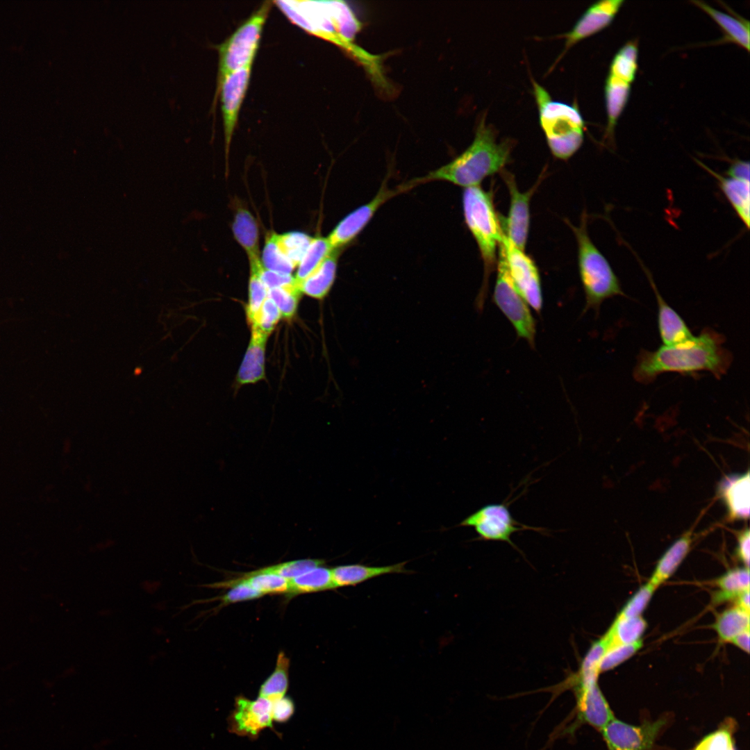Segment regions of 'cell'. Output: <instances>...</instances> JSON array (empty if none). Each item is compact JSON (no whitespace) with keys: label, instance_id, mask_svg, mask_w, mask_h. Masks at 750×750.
Listing matches in <instances>:
<instances>
[{"label":"cell","instance_id":"39","mask_svg":"<svg viewBox=\"0 0 750 750\" xmlns=\"http://www.w3.org/2000/svg\"><path fill=\"white\" fill-rule=\"evenodd\" d=\"M735 722L728 719L716 731L705 736L693 750H736L733 733Z\"/></svg>","mask_w":750,"mask_h":750},{"label":"cell","instance_id":"19","mask_svg":"<svg viewBox=\"0 0 750 750\" xmlns=\"http://www.w3.org/2000/svg\"><path fill=\"white\" fill-rule=\"evenodd\" d=\"M654 292L658 304V326L663 345H673L694 337L685 321L663 299L650 272L643 267Z\"/></svg>","mask_w":750,"mask_h":750},{"label":"cell","instance_id":"45","mask_svg":"<svg viewBox=\"0 0 750 750\" xmlns=\"http://www.w3.org/2000/svg\"><path fill=\"white\" fill-rule=\"evenodd\" d=\"M281 318H282V316L279 309L268 297L249 324L251 328H258L270 335Z\"/></svg>","mask_w":750,"mask_h":750},{"label":"cell","instance_id":"21","mask_svg":"<svg viewBox=\"0 0 750 750\" xmlns=\"http://www.w3.org/2000/svg\"><path fill=\"white\" fill-rule=\"evenodd\" d=\"M406 562H402L380 567L360 564L337 566L331 568L333 584L335 588L353 586L381 575L406 573L409 572L406 569Z\"/></svg>","mask_w":750,"mask_h":750},{"label":"cell","instance_id":"23","mask_svg":"<svg viewBox=\"0 0 750 750\" xmlns=\"http://www.w3.org/2000/svg\"><path fill=\"white\" fill-rule=\"evenodd\" d=\"M697 162L715 178L719 188L733 210L746 228H749L750 224L749 181L722 176L699 160H697Z\"/></svg>","mask_w":750,"mask_h":750},{"label":"cell","instance_id":"5","mask_svg":"<svg viewBox=\"0 0 750 750\" xmlns=\"http://www.w3.org/2000/svg\"><path fill=\"white\" fill-rule=\"evenodd\" d=\"M586 222L584 215L579 226H571L578 244V271L586 299L585 310H598L604 300L626 295L610 263L591 240Z\"/></svg>","mask_w":750,"mask_h":750},{"label":"cell","instance_id":"4","mask_svg":"<svg viewBox=\"0 0 750 750\" xmlns=\"http://www.w3.org/2000/svg\"><path fill=\"white\" fill-rule=\"evenodd\" d=\"M539 119L552 154L562 160L573 156L584 137V121L576 106L553 100L547 91L533 82Z\"/></svg>","mask_w":750,"mask_h":750},{"label":"cell","instance_id":"22","mask_svg":"<svg viewBox=\"0 0 750 750\" xmlns=\"http://www.w3.org/2000/svg\"><path fill=\"white\" fill-rule=\"evenodd\" d=\"M340 249H333L306 279L297 284L301 294L322 300L331 290L335 280Z\"/></svg>","mask_w":750,"mask_h":750},{"label":"cell","instance_id":"11","mask_svg":"<svg viewBox=\"0 0 750 750\" xmlns=\"http://www.w3.org/2000/svg\"><path fill=\"white\" fill-rule=\"evenodd\" d=\"M510 275L517 290L537 312L542 307V292L539 272L524 251L515 246L503 233L501 240Z\"/></svg>","mask_w":750,"mask_h":750},{"label":"cell","instance_id":"29","mask_svg":"<svg viewBox=\"0 0 750 750\" xmlns=\"http://www.w3.org/2000/svg\"><path fill=\"white\" fill-rule=\"evenodd\" d=\"M749 568L743 567L728 570L715 581L720 590L713 594V603L736 600L742 592L749 590Z\"/></svg>","mask_w":750,"mask_h":750},{"label":"cell","instance_id":"15","mask_svg":"<svg viewBox=\"0 0 750 750\" xmlns=\"http://www.w3.org/2000/svg\"><path fill=\"white\" fill-rule=\"evenodd\" d=\"M502 176L510 193V203L507 217H499L501 226L507 238L524 251L530 224L529 203L534 188L522 192L510 173L503 172Z\"/></svg>","mask_w":750,"mask_h":750},{"label":"cell","instance_id":"32","mask_svg":"<svg viewBox=\"0 0 750 750\" xmlns=\"http://www.w3.org/2000/svg\"><path fill=\"white\" fill-rule=\"evenodd\" d=\"M290 660L283 651L277 656L276 667L260 685L258 696L274 701L285 696L289 685Z\"/></svg>","mask_w":750,"mask_h":750},{"label":"cell","instance_id":"30","mask_svg":"<svg viewBox=\"0 0 750 750\" xmlns=\"http://www.w3.org/2000/svg\"><path fill=\"white\" fill-rule=\"evenodd\" d=\"M749 612L735 606L717 614L712 627L722 642L729 641L739 633L749 630Z\"/></svg>","mask_w":750,"mask_h":750},{"label":"cell","instance_id":"33","mask_svg":"<svg viewBox=\"0 0 750 750\" xmlns=\"http://www.w3.org/2000/svg\"><path fill=\"white\" fill-rule=\"evenodd\" d=\"M638 47L635 40L624 44L613 57L608 74L632 83L638 71Z\"/></svg>","mask_w":750,"mask_h":750},{"label":"cell","instance_id":"6","mask_svg":"<svg viewBox=\"0 0 750 750\" xmlns=\"http://www.w3.org/2000/svg\"><path fill=\"white\" fill-rule=\"evenodd\" d=\"M464 218L483 260L485 272L497 264V253L503 232L492 194L479 185L465 188L462 192Z\"/></svg>","mask_w":750,"mask_h":750},{"label":"cell","instance_id":"31","mask_svg":"<svg viewBox=\"0 0 750 750\" xmlns=\"http://www.w3.org/2000/svg\"><path fill=\"white\" fill-rule=\"evenodd\" d=\"M647 627V623L642 616L623 619L616 617L605 633L608 643V649L641 640Z\"/></svg>","mask_w":750,"mask_h":750},{"label":"cell","instance_id":"28","mask_svg":"<svg viewBox=\"0 0 750 750\" xmlns=\"http://www.w3.org/2000/svg\"><path fill=\"white\" fill-rule=\"evenodd\" d=\"M335 589L331 569L316 567L307 572L289 580L288 596Z\"/></svg>","mask_w":750,"mask_h":750},{"label":"cell","instance_id":"38","mask_svg":"<svg viewBox=\"0 0 750 750\" xmlns=\"http://www.w3.org/2000/svg\"><path fill=\"white\" fill-rule=\"evenodd\" d=\"M277 240L285 256L297 267L312 238L302 232L292 231L277 234Z\"/></svg>","mask_w":750,"mask_h":750},{"label":"cell","instance_id":"25","mask_svg":"<svg viewBox=\"0 0 750 750\" xmlns=\"http://www.w3.org/2000/svg\"><path fill=\"white\" fill-rule=\"evenodd\" d=\"M692 541V529L678 538L658 560L648 582L657 589L669 579L688 554Z\"/></svg>","mask_w":750,"mask_h":750},{"label":"cell","instance_id":"51","mask_svg":"<svg viewBox=\"0 0 750 750\" xmlns=\"http://www.w3.org/2000/svg\"><path fill=\"white\" fill-rule=\"evenodd\" d=\"M749 595V590H746L742 592L735 600V606L748 612L750 611Z\"/></svg>","mask_w":750,"mask_h":750},{"label":"cell","instance_id":"10","mask_svg":"<svg viewBox=\"0 0 750 750\" xmlns=\"http://www.w3.org/2000/svg\"><path fill=\"white\" fill-rule=\"evenodd\" d=\"M406 183L390 189L385 181L376 194L367 203L350 212L330 233L327 239L333 249H342L349 244L371 221L376 211L395 195L409 190Z\"/></svg>","mask_w":750,"mask_h":750},{"label":"cell","instance_id":"18","mask_svg":"<svg viewBox=\"0 0 750 750\" xmlns=\"http://www.w3.org/2000/svg\"><path fill=\"white\" fill-rule=\"evenodd\" d=\"M749 481L748 470L743 474L728 475L719 484V494L727 508L728 517L731 520L746 519L749 517Z\"/></svg>","mask_w":750,"mask_h":750},{"label":"cell","instance_id":"42","mask_svg":"<svg viewBox=\"0 0 750 750\" xmlns=\"http://www.w3.org/2000/svg\"><path fill=\"white\" fill-rule=\"evenodd\" d=\"M643 646L642 640L608 648L600 662V673L612 669L635 654Z\"/></svg>","mask_w":750,"mask_h":750},{"label":"cell","instance_id":"24","mask_svg":"<svg viewBox=\"0 0 750 750\" xmlns=\"http://www.w3.org/2000/svg\"><path fill=\"white\" fill-rule=\"evenodd\" d=\"M692 3L707 13L722 29L724 33L723 41L733 42L749 51V22L748 20L736 15H733L721 12L701 1H692Z\"/></svg>","mask_w":750,"mask_h":750},{"label":"cell","instance_id":"13","mask_svg":"<svg viewBox=\"0 0 750 750\" xmlns=\"http://www.w3.org/2000/svg\"><path fill=\"white\" fill-rule=\"evenodd\" d=\"M273 722L272 701L259 696L249 699L239 695L228 717V728L239 736L256 739L264 729L273 728Z\"/></svg>","mask_w":750,"mask_h":750},{"label":"cell","instance_id":"46","mask_svg":"<svg viewBox=\"0 0 750 750\" xmlns=\"http://www.w3.org/2000/svg\"><path fill=\"white\" fill-rule=\"evenodd\" d=\"M259 276L267 288L269 290L277 288L295 283L294 277L292 274H283L265 269L262 265L258 268Z\"/></svg>","mask_w":750,"mask_h":750},{"label":"cell","instance_id":"49","mask_svg":"<svg viewBox=\"0 0 750 750\" xmlns=\"http://www.w3.org/2000/svg\"><path fill=\"white\" fill-rule=\"evenodd\" d=\"M749 162L736 159L731 162L726 172L728 177L749 181Z\"/></svg>","mask_w":750,"mask_h":750},{"label":"cell","instance_id":"7","mask_svg":"<svg viewBox=\"0 0 750 750\" xmlns=\"http://www.w3.org/2000/svg\"><path fill=\"white\" fill-rule=\"evenodd\" d=\"M497 271L494 301L512 324L517 335L533 346L536 333L535 319L530 306L517 290L510 275L501 242L497 253Z\"/></svg>","mask_w":750,"mask_h":750},{"label":"cell","instance_id":"27","mask_svg":"<svg viewBox=\"0 0 750 750\" xmlns=\"http://www.w3.org/2000/svg\"><path fill=\"white\" fill-rule=\"evenodd\" d=\"M232 230L235 239L247 254L249 263L260 262L258 224L245 208H239L235 211Z\"/></svg>","mask_w":750,"mask_h":750},{"label":"cell","instance_id":"50","mask_svg":"<svg viewBox=\"0 0 750 750\" xmlns=\"http://www.w3.org/2000/svg\"><path fill=\"white\" fill-rule=\"evenodd\" d=\"M749 640H750V632L749 630L743 631L738 635L733 638L728 643L733 644L739 648L740 650L749 653Z\"/></svg>","mask_w":750,"mask_h":750},{"label":"cell","instance_id":"8","mask_svg":"<svg viewBox=\"0 0 750 750\" xmlns=\"http://www.w3.org/2000/svg\"><path fill=\"white\" fill-rule=\"evenodd\" d=\"M269 8L268 2L262 5L220 46L221 77L252 65Z\"/></svg>","mask_w":750,"mask_h":750},{"label":"cell","instance_id":"35","mask_svg":"<svg viewBox=\"0 0 750 750\" xmlns=\"http://www.w3.org/2000/svg\"><path fill=\"white\" fill-rule=\"evenodd\" d=\"M260 262L265 269L283 274H292L296 268L281 249L275 233L266 238Z\"/></svg>","mask_w":750,"mask_h":750},{"label":"cell","instance_id":"43","mask_svg":"<svg viewBox=\"0 0 750 750\" xmlns=\"http://www.w3.org/2000/svg\"><path fill=\"white\" fill-rule=\"evenodd\" d=\"M324 560L319 559H301L288 561L260 569L262 572L279 575L288 580L296 578L308 571L322 565Z\"/></svg>","mask_w":750,"mask_h":750},{"label":"cell","instance_id":"12","mask_svg":"<svg viewBox=\"0 0 750 750\" xmlns=\"http://www.w3.org/2000/svg\"><path fill=\"white\" fill-rule=\"evenodd\" d=\"M666 723L665 719L660 718L636 726L614 717L601 732L608 750H651Z\"/></svg>","mask_w":750,"mask_h":750},{"label":"cell","instance_id":"48","mask_svg":"<svg viewBox=\"0 0 750 750\" xmlns=\"http://www.w3.org/2000/svg\"><path fill=\"white\" fill-rule=\"evenodd\" d=\"M737 541L736 555L740 560L742 562L744 567L749 568L750 556V532L749 528L738 533Z\"/></svg>","mask_w":750,"mask_h":750},{"label":"cell","instance_id":"26","mask_svg":"<svg viewBox=\"0 0 750 750\" xmlns=\"http://www.w3.org/2000/svg\"><path fill=\"white\" fill-rule=\"evenodd\" d=\"M631 85V83L610 74L607 76L604 91L608 122L605 135L610 142L613 140L615 128L628 103Z\"/></svg>","mask_w":750,"mask_h":750},{"label":"cell","instance_id":"47","mask_svg":"<svg viewBox=\"0 0 750 750\" xmlns=\"http://www.w3.org/2000/svg\"><path fill=\"white\" fill-rule=\"evenodd\" d=\"M295 706L289 697H283L272 701V719L274 722H287L294 715Z\"/></svg>","mask_w":750,"mask_h":750},{"label":"cell","instance_id":"37","mask_svg":"<svg viewBox=\"0 0 750 750\" xmlns=\"http://www.w3.org/2000/svg\"><path fill=\"white\" fill-rule=\"evenodd\" d=\"M249 299L245 308L248 323L252 321L268 297V290L262 282L258 274V268L262 265L261 262L249 263Z\"/></svg>","mask_w":750,"mask_h":750},{"label":"cell","instance_id":"3","mask_svg":"<svg viewBox=\"0 0 750 750\" xmlns=\"http://www.w3.org/2000/svg\"><path fill=\"white\" fill-rule=\"evenodd\" d=\"M275 3L292 22L307 32L343 48L363 66L371 62L372 54L356 44L348 42L340 35L347 17L344 2L277 1Z\"/></svg>","mask_w":750,"mask_h":750},{"label":"cell","instance_id":"1","mask_svg":"<svg viewBox=\"0 0 750 750\" xmlns=\"http://www.w3.org/2000/svg\"><path fill=\"white\" fill-rule=\"evenodd\" d=\"M724 338L712 328H704L692 338L655 351H640L633 369L634 378L644 384L661 374H691L708 371L720 378L730 367L733 356L723 345Z\"/></svg>","mask_w":750,"mask_h":750},{"label":"cell","instance_id":"20","mask_svg":"<svg viewBox=\"0 0 750 750\" xmlns=\"http://www.w3.org/2000/svg\"><path fill=\"white\" fill-rule=\"evenodd\" d=\"M269 335L251 328V338L236 376L239 385L256 383L265 378V350Z\"/></svg>","mask_w":750,"mask_h":750},{"label":"cell","instance_id":"9","mask_svg":"<svg viewBox=\"0 0 750 750\" xmlns=\"http://www.w3.org/2000/svg\"><path fill=\"white\" fill-rule=\"evenodd\" d=\"M474 527L480 540L506 542L518 549L511 540V535L518 531L544 529L522 524L515 520L506 503L487 504L466 517L460 524Z\"/></svg>","mask_w":750,"mask_h":750},{"label":"cell","instance_id":"14","mask_svg":"<svg viewBox=\"0 0 750 750\" xmlns=\"http://www.w3.org/2000/svg\"><path fill=\"white\" fill-rule=\"evenodd\" d=\"M570 680L576 697L572 727L586 724L601 731L614 715L597 681Z\"/></svg>","mask_w":750,"mask_h":750},{"label":"cell","instance_id":"41","mask_svg":"<svg viewBox=\"0 0 750 750\" xmlns=\"http://www.w3.org/2000/svg\"><path fill=\"white\" fill-rule=\"evenodd\" d=\"M208 586L212 588H231V589L220 599L223 605L252 600L262 596L249 584L240 580L239 578L222 583H214Z\"/></svg>","mask_w":750,"mask_h":750},{"label":"cell","instance_id":"36","mask_svg":"<svg viewBox=\"0 0 750 750\" xmlns=\"http://www.w3.org/2000/svg\"><path fill=\"white\" fill-rule=\"evenodd\" d=\"M239 578L247 582L262 595L287 594L289 589V580L260 569L244 574Z\"/></svg>","mask_w":750,"mask_h":750},{"label":"cell","instance_id":"40","mask_svg":"<svg viewBox=\"0 0 750 750\" xmlns=\"http://www.w3.org/2000/svg\"><path fill=\"white\" fill-rule=\"evenodd\" d=\"M301 294L296 282L268 291V297L276 305L282 317L288 320L295 315Z\"/></svg>","mask_w":750,"mask_h":750},{"label":"cell","instance_id":"44","mask_svg":"<svg viewBox=\"0 0 750 750\" xmlns=\"http://www.w3.org/2000/svg\"><path fill=\"white\" fill-rule=\"evenodd\" d=\"M656 590V589L647 582L628 600L616 617L623 619L641 616Z\"/></svg>","mask_w":750,"mask_h":750},{"label":"cell","instance_id":"16","mask_svg":"<svg viewBox=\"0 0 750 750\" xmlns=\"http://www.w3.org/2000/svg\"><path fill=\"white\" fill-rule=\"evenodd\" d=\"M251 65L221 77V101L226 158L240 109L249 85Z\"/></svg>","mask_w":750,"mask_h":750},{"label":"cell","instance_id":"17","mask_svg":"<svg viewBox=\"0 0 750 750\" xmlns=\"http://www.w3.org/2000/svg\"><path fill=\"white\" fill-rule=\"evenodd\" d=\"M624 0H606L590 6L576 22L572 29L565 34V52L577 42L608 26L624 3Z\"/></svg>","mask_w":750,"mask_h":750},{"label":"cell","instance_id":"34","mask_svg":"<svg viewBox=\"0 0 750 750\" xmlns=\"http://www.w3.org/2000/svg\"><path fill=\"white\" fill-rule=\"evenodd\" d=\"M333 250L327 238H312L307 250L297 267L294 276L299 284L306 279Z\"/></svg>","mask_w":750,"mask_h":750},{"label":"cell","instance_id":"2","mask_svg":"<svg viewBox=\"0 0 750 750\" xmlns=\"http://www.w3.org/2000/svg\"><path fill=\"white\" fill-rule=\"evenodd\" d=\"M510 152V145L498 143L494 132L483 119L472 143L460 155L408 183L413 188L429 181H444L465 188L478 186L488 176L502 171L509 160Z\"/></svg>","mask_w":750,"mask_h":750}]
</instances>
